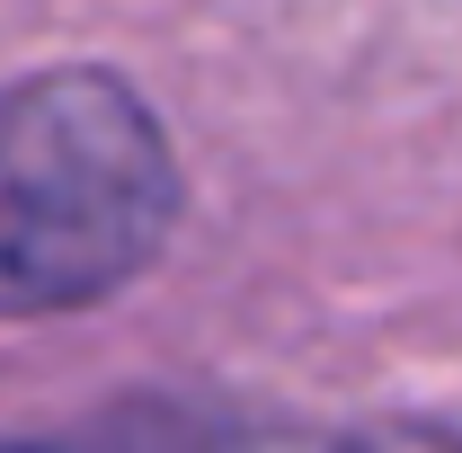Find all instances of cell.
I'll return each instance as SVG.
<instances>
[{"label": "cell", "instance_id": "6da1fadb", "mask_svg": "<svg viewBox=\"0 0 462 453\" xmlns=\"http://www.w3.org/2000/svg\"><path fill=\"white\" fill-rule=\"evenodd\" d=\"M170 223V134L116 71H36L0 89V320L116 293L161 258Z\"/></svg>", "mask_w": 462, "mask_h": 453}, {"label": "cell", "instance_id": "7a4b0ae2", "mask_svg": "<svg viewBox=\"0 0 462 453\" xmlns=\"http://www.w3.org/2000/svg\"><path fill=\"white\" fill-rule=\"evenodd\" d=\"M71 453H462L445 427H311V418H258V409H187V400H125Z\"/></svg>", "mask_w": 462, "mask_h": 453}, {"label": "cell", "instance_id": "3957f363", "mask_svg": "<svg viewBox=\"0 0 462 453\" xmlns=\"http://www.w3.org/2000/svg\"><path fill=\"white\" fill-rule=\"evenodd\" d=\"M0 453H27V445H0Z\"/></svg>", "mask_w": 462, "mask_h": 453}]
</instances>
